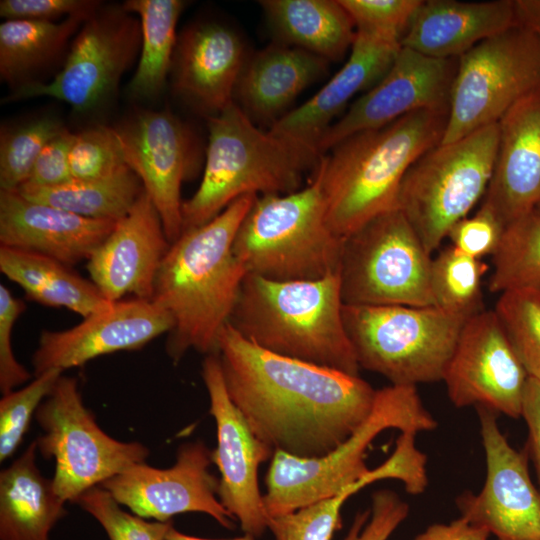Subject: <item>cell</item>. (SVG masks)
Instances as JSON below:
<instances>
[{"instance_id": "obj_25", "label": "cell", "mask_w": 540, "mask_h": 540, "mask_svg": "<svg viewBox=\"0 0 540 540\" xmlns=\"http://www.w3.org/2000/svg\"><path fill=\"white\" fill-rule=\"evenodd\" d=\"M0 190V246L48 256L68 266L88 260L115 226Z\"/></svg>"}, {"instance_id": "obj_7", "label": "cell", "mask_w": 540, "mask_h": 540, "mask_svg": "<svg viewBox=\"0 0 540 540\" xmlns=\"http://www.w3.org/2000/svg\"><path fill=\"white\" fill-rule=\"evenodd\" d=\"M437 420L424 406L416 386L389 385L376 390L369 416L341 444L316 458L275 451L265 477L264 505L269 517L295 511L330 498L362 478L370 469L365 455L387 429L400 433L429 432Z\"/></svg>"}, {"instance_id": "obj_43", "label": "cell", "mask_w": 540, "mask_h": 540, "mask_svg": "<svg viewBox=\"0 0 540 540\" xmlns=\"http://www.w3.org/2000/svg\"><path fill=\"white\" fill-rule=\"evenodd\" d=\"M356 29L388 33L402 39L422 0H339Z\"/></svg>"}, {"instance_id": "obj_46", "label": "cell", "mask_w": 540, "mask_h": 540, "mask_svg": "<svg viewBox=\"0 0 540 540\" xmlns=\"http://www.w3.org/2000/svg\"><path fill=\"white\" fill-rule=\"evenodd\" d=\"M101 4L97 0H2L0 15L5 20L57 22L71 16L91 15Z\"/></svg>"}, {"instance_id": "obj_37", "label": "cell", "mask_w": 540, "mask_h": 540, "mask_svg": "<svg viewBox=\"0 0 540 540\" xmlns=\"http://www.w3.org/2000/svg\"><path fill=\"white\" fill-rule=\"evenodd\" d=\"M381 480L377 468L340 493L295 511L269 517L268 529L274 540H332L342 527L341 510L345 502L364 487Z\"/></svg>"}, {"instance_id": "obj_45", "label": "cell", "mask_w": 540, "mask_h": 540, "mask_svg": "<svg viewBox=\"0 0 540 540\" xmlns=\"http://www.w3.org/2000/svg\"><path fill=\"white\" fill-rule=\"evenodd\" d=\"M25 310L22 300L16 298L3 284L0 285V390L6 395L31 379L30 372L17 361L12 348L13 328Z\"/></svg>"}, {"instance_id": "obj_21", "label": "cell", "mask_w": 540, "mask_h": 540, "mask_svg": "<svg viewBox=\"0 0 540 540\" xmlns=\"http://www.w3.org/2000/svg\"><path fill=\"white\" fill-rule=\"evenodd\" d=\"M171 243L145 191L87 260L91 281L110 302L151 300L161 263Z\"/></svg>"}, {"instance_id": "obj_47", "label": "cell", "mask_w": 540, "mask_h": 540, "mask_svg": "<svg viewBox=\"0 0 540 540\" xmlns=\"http://www.w3.org/2000/svg\"><path fill=\"white\" fill-rule=\"evenodd\" d=\"M74 133L66 129L49 141L37 157L26 183L32 186L50 187L72 179L69 153Z\"/></svg>"}, {"instance_id": "obj_44", "label": "cell", "mask_w": 540, "mask_h": 540, "mask_svg": "<svg viewBox=\"0 0 540 540\" xmlns=\"http://www.w3.org/2000/svg\"><path fill=\"white\" fill-rule=\"evenodd\" d=\"M505 227L486 206L481 205L471 217L459 220L450 229L451 245L473 258L493 255L501 241Z\"/></svg>"}, {"instance_id": "obj_32", "label": "cell", "mask_w": 540, "mask_h": 540, "mask_svg": "<svg viewBox=\"0 0 540 540\" xmlns=\"http://www.w3.org/2000/svg\"><path fill=\"white\" fill-rule=\"evenodd\" d=\"M180 0H127L122 6L141 25V47L128 93L136 100L157 98L171 71L176 48V26L183 10Z\"/></svg>"}, {"instance_id": "obj_28", "label": "cell", "mask_w": 540, "mask_h": 540, "mask_svg": "<svg viewBox=\"0 0 540 540\" xmlns=\"http://www.w3.org/2000/svg\"><path fill=\"white\" fill-rule=\"evenodd\" d=\"M37 445L0 472V540H49L66 515L65 501L36 464Z\"/></svg>"}, {"instance_id": "obj_38", "label": "cell", "mask_w": 540, "mask_h": 540, "mask_svg": "<svg viewBox=\"0 0 540 540\" xmlns=\"http://www.w3.org/2000/svg\"><path fill=\"white\" fill-rule=\"evenodd\" d=\"M529 378L540 380V292L513 289L499 294L494 309Z\"/></svg>"}, {"instance_id": "obj_14", "label": "cell", "mask_w": 540, "mask_h": 540, "mask_svg": "<svg viewBox=\"0 0 540 540\" xmlns=\"http://www.w3.org/2000/svg\"><path fill=\"white\" fill-rule=\"evenodd\" d=\"M126 164L141 180L172 244L183 232L181 187L200 166L198 140L169 110L136 109L114 127Z\"/></svg>"}, {"instance_id": "obj_10", "label": "cell", "mask_w": 540, "mask_h": 540, "mask_svg": "<svg viewBox=\"0 0 540 540\" xmlns=\"http://www.w3.org/2000/svg\"><path fill=\"white\" fill-rule=\"evenodd\" d=\"M432 257L405 215L387 211L344 239L340 285L344 305L435 306Z\"/></svg>"}, {"instance_id": "obj_52", "label": "cell", "mask_w": 540, "mask_h": 540, "mask_svg": "<svg viewBox=\"0 0 540 540\" xmlns=\"http://www.w3.org/2000/svg\"><path fill=\"white\" fill-rule=\"evenodd\" d=\"M535 210H536L537 212H539V213H540V201H539V203L537 204V206H536Z\"/></svg>"}, {"instance_id": "obj_5", "label": "cell", "mask_w": 540, "mask_h": 540, "mask_svg": "<svg viewBox=\"0 0 540 540\" xmlns=\"http://www.w3.org/2000/svg\"><path fill=\"white\" fill-rule=\"evenodd\" d=\"M205 168L182 204L183 231L202 226L246 195H285L301 189L320 156L261 130L233 101L208 117Z\"/></svg>"}, {"instance_id": "obj_15", "label": "cell", "mask_w": 540, "mask_h": 540, "mask_svg": "<svg viewBox=\"0 0 540 540\" xmlns=\"http://www.w3.org/2000/svg\"><path fill=\"white\" fill-rule=\"evenodd\" d=\"M476 409L486 477L478 493L467 491L456 498L460 516L496 540H540V490L531 479L527 454L509 444L496 413Z\"/></svg>"}, {"instance_id": "obj_48", "label": "cell", "mask_w": 540, "mask_h": 540, "mask_svg": "<svg viewBox=\"0 0 540 540\" xmlns=\"http://www.w3.org/2000/svg\"><path fill=\"white\" fill-rule=\"evenodd\" d=\"M521 417L528 429L527 449L535 468L540 490V380L528 378L522 401Z\"/></svg>"}, {"instance_id": "obj_2", "label": "cell", "mask_w": 540, "mask_h": 540, "mask_svg": "<svg viewBox=\"0 0 540 540\" xmlns=\"http://www.w3.org/2000/svg\"><path fill=\"white\" fill-rule=\"evenodd\" d=\"M256 197H240L208 223L183 231L161 263L151 301L173 319L165 348L174 363L191 349L218 352L248 274L233 244Z\"/></svg>"}, {"instance_id": "obj_22", "label": "cell", "mask_w": 540, "mask_h": 540, "mask_svg": "<svg viewBox=\"0 0 540 540\" xmlns=\"http://www.w3.org/2000/svg\"><path fill=\"white\" fill-rule=\"evenodd\" d=\"M401 38L356 29L348 60L309 100L287 112L269 131L317 156V145L333 119L359 92L371 89L388 72L401 49Z\"/></svg>"}, {"instance_id": "obj_34", "label": "cell", "mask_w": 540, "mask_h": 540, "mask_svg": "<svg viewBox=\"0 0 540 540\" xmlns=\"http://www.w3.org/2000/svg\"><path fill=\"white\" fill-rule=\"evenodd\" d=\"M489 290H540V213L536 210L508 225L495 253Z\"/></svg>"}, {"instance_id": "obj_1", "label": "cell", "mask_w": 540, "mask_h": 540, "mask_svg": "<svg viewBox=\"0 0 540 540\" xmlns=\"http://www.w3.org/2000/svg\"><path fill=\"white\" fill-rule=\"evenodd\" d=\"M217 355L231 401L274 451L321 457L372 410L376 390L360 376L267 351L229 323Z\"/></svg>"}, {"instance_id": "obj_6", "label": "cell", "mask_w": 540, "mask_h": 540, "mask_svg": "<svg viewBox=\"0 0 540 540\" xmlns=\"http://www.w3.org/2000/svg\"><path fill=\"white\" fill-rule=\"evenodd\" d=\"M343 242L328 226L316 166L300 190L256 197L233 251L248 274L274 281L318 280L339 273Z\"/></svg>"}, {"instance_id": "obj_20", "label": "cell", "mask_w": 540, "mask_h": 540, "mask_svg": "<svg viewBox=\"0 0 540 540\" xmlns=\"http://www.w3.org/2000/svg\"><path fill=\"white\" fill-rule=\"evenodd\" d=\"M173 319L151 300L132 298L113 302L66 330L42 332L32 356L34 376L50 369L80 367L99 356L139 350L168 334Z\"/></svg>"}, {"instance_id": "obj_3", "label": "cell", "mask_w": 540, "mask_h": 540, "mask_svg": "<svg viewBox=\"0 0 540 540\" xmlns=\"http://www.w3.org/2000/svg\"><path fill=\"white\" fill-rule=\"evenodd\" d=\"M448 113L418 110L376 129L355 133L321 155L329 228L345 239L375 217L397 208L410 167L442 141Z\"/></svg>"}, {"instance_id": "obj_23", "label": "cell", "mask_w": 540, "mask_h": 540, "mask_svg": "<svg viewBox=\"0 0 540 540\" xmlns=\"http://www.w3.org/2000/svg\"><path fill=\"white\" fill-rule=\"evenodd\" d=\"M245 62L243 42L232 29L214 22L193 24L177 38L172 90L195 111L217 115L234 101Z\"/></svg>"}, {"instance_id": "obj_29", "label": "cell", "mask_w": 540, "mask_h": 540, "mask_svg": "<svg viewBox=\"0 0 540 540\" xmlns=\"http://www.w3.org/2000/svg\"><path fill=\"white\" fill-rule=\"evenodd\" d=\"M90 15L57 22L8 19L0 25V78L10 87L43 83L44 75L58 60L63 62L71 43Z\"/></svg>"}, {"instance_id": "obj_35", "label": "cell", "mask_w": 540, "mask_h": 540, "mask_svg": "<svg viewBox=\"0 0 540 540\" xmlns=\"http://www.w3.org/2000/svg\"><path fill=\"white\" fill-rule=\"evenodd\" d=\"M488 266L452 245L432 258L430 282L436 307L472 316L482 309V278Z\"/></svg>"}, {"instance_id": "obj_11", "label": "cell", "mask_w": 540, "mask_h": 540, "mask_svg": "<svg viewBox=\"0 0 540 540\" xmlns=\"http://www.w3.org/2000/svg\"><path fill=\"white\" fill-rule=\"evenodd\" d=\"M34 417L43 430L37 449L55 460L52 482L65 502L76 503L87 490L149 457L142 443L119 441L100 428L74 377L62 374Z\"/></svg>"}, {"instance_id": "obj_16", "label": "cell", "mask_w": 540, "mask_h": 540, "mask_svg": "<svg viewBox=\"0 0 540 540\" xmlns=\"http://www.w3.org/2000/svg\"><path fill=\"white\" fill-rule=\"evenodd\" d=\"M528 378L494 310H481L466 321L442 381L457 408L519 418Z\"/></svg>"}, {"instance_id": "obj_27", "label": "cell", "mask_w": 540, "mask_h": 540, "mask_svg": "<svg viewBox=\"0 0 540 540\" xmlns=\"http://www.w3.org/2000/svg\"><path fill=\"white\" fill-rule=\"evenodd\" d=\"M328 61L285 43L268 45L245 62L238 79L235 103L252 119L270 123L328 70Z\"/></svg>"}, {"instance_id": "obj_18", "label": "cell", "mask_w": 540, "mask_h": 540, "mask_svg": "<svg viewBox=\"0 0 540 540\" xmlns=\"http://www.w3.org/2000/svg\"><path fill=\"white\" fill-rule=\"evenodd\" d=\"M201 376L217 430L211 459L220 473L218 498L243 532L257 538L268 529L269 520L259 489L258 468L271 460L275 451L255 436L231 401L217 354L206 355Z\"/></svg>"}, {"instance_id": "obj_33", "label": "cell", "mask_w": 540, "mask_h": 540, "mask_svg": "<svg viewBox=\"0 0 540 540\" xmlns=\"http://www.w3.org/2000/svg\"><path fill=\"white\" fill-rule=\"evenodd\" d=\"M17 191L27 199L85 218L117 222L132 209L144 188L136 173L127 166L102 178L71 179L50 187L23 184Z\"/></svg>"}, {"instance_id": "obj_36", "label": "cell", "mask_w": 540, "mask_h": 540, "mask_svg": "<svg viewBox=\"0 0 540 540\" xmlns=\"http://www.w3.org/2000/svg\"><path fill=\"white\" fill-rule=\"evenodd\" d=\"M67 128L46 115L0 130V190H17L27 182L45 145Z\"/></svg>"}, {"instance_id": "obj_19", "label": "cell", "mask_w": 540, "mask_h": 540, "mask_svg": "<svg viewBox=\"0 0 540 540\" xmlns=\"http://www.w3.org/2000/svg\"><path fill=\"white\" fill-rule=\"evenodd\" d=\"M458 59H438L402 46L384 77L320 138L319 155L345 138L380 128L418 110L448 113Z\"/></svg>"}, {"instance_id": "obj_50", "label": "cell", "mask_w": 540, "mask_h": 540, "mask_svg": "<svg viewBox=\"0 0 540 540\" xmlns=\"http://www.w3.org/2000/svg\"><path fill=\"white\" fill-rule=\"evenodd\" d=\"M517 22L540 36V0H515Z\"/></svg>"}, {"instance_id": "obj_12", "label": "cell", "mask_w": 540, "mask_h": 540, "mask_svg": "<svg viewBox=\"0 0 540 540\" xmlns=\"http://www.w3.org/2000/svg\"><path fill=\"white\" fill-rule=\"evenodd\" d=\"M540 88V36L519 24L483 40L458 58L441 144L497 123Z\"/></svg>"}, {"instance_id": "obj_9", "label": "cell", "mask_w": 540, "mask_h": 540, "mask_svg": "<svg viewBox=\"0 0 540 540\" xmlns=\"http://www.w3.org/2000/svg\"><path fill=\"white\" fill-rule=\"evenodd\" d=\"M499 140L498 122L459 140L439 144L407 171L397 208L432 254L450 229L484 197Z\"/></svg>"}, {"instance_id": "obj_26", "label": "cell", "mask_w": 540, "mask_h": 540, "mask_svg": "<svg viewBox=\"0 0 540 540\" xmlns=\"http://www.w3.org/2000/svg\"><path fill=\"white\" fill-rule=\"evenodd\" d=\"M517 24L513 0H427L412 17L401 45L432 58L458 59Z\"/></svg>"}, {"instance_id": "obj_24", "label": "cell", "mask_w": 540, "mask_h": 540, "mask_svg": "<svg viewBox=\"0 0 540 540\" xmlns=\"http://www.w3.org/2000/svg\"><path fill=\"white\" fill-rule=\"evenodd\" d=\"M498 125L497 154L482 205L506 228L540 201V88L509 108Z\"/></svg>"}, {"instance_id": "obj_41", "label": "cell", "mask_w": 540, "mask_h": 540, "mask_svg": "<svg viewBox=\"0 0 540 540\" xmlns=\"http://www.w3.org/2000/svg\"><path fill=\"white\" fill-rule=\"evenodd\" d=\"M127 166L114 127L96 125L74 133L69 153L72 179L102 178Z\"/></svg>"}, {"instance_id": "obj_51", "label": "cell", "mask_w": 540, "mask_h": 540, "mask_svg": "<svg viewBox=\"0 0 540 540\" xmlns=\"http://www.w3.org/2000/svg\"><path fill=\"white\" fill-rule=\"evenodd\" d=\"M165 540H256V537H254V536H252L250 534L244 533V535H242V536H238V537H234V538H227V539L199 538V537H194V536H190V535L184 534L182 532H179L178 530H176L174 528V526H172L169 529Z\"/></svg>"}, {"instance_id": "obj_17", "label": "cell", "mask_w": 540, "mask_h": 540, "mask_svg": "<svg viewBox=\"0 0 540 540\" xmlns=\"http://www.w3.org/2000/svg\"><path fill=\"white\" fill-rule=\"evenodd\" d=\"M211 451L203 441L186 442L170 468L134 464L100 486L145 519L167 522L177 514L200 512L233 529L235 519L218 498L219 479L209 470Z\"/></svg>"}, {"instance_id": "obj_49", "label": "cell", "mask_w": 540, "mask_h": 540, "mask_svg": "<svg viewBox=\"0 0 540 540\" xmlns=\"http://www.w3.org/2000/svg\"><path fill=\"white\" fill-rule=\"evenodd\" d=\"M490 533L483 527L459 517L450 523H434L413 540H488Z\"/></svg>"}, {"instance_id": "obj_42", "label": "cell", "mask_w": 540, "mask_h": 540, "mask_svg": "<svg viewBox=\"0 0 540 540\" xmlns=\"http://www.w3.org/2000/svg\"><path fill=\"white\" fill-rule=\"evenodd\" d=\"M408 503L389 489L375 491L370 507L358 511L343 540H388L407 519Z\"/></svg>"}, {"instance_id": "obj_39", "label": "cell", "mask_w": 540, "mask_h": 540, "mask_svg": "<svg viewBox=\"0 0 540 540\" xmlns=\"http://www.w3.org/2000/svg\"><path fill=\"white\" fill-rule=\"evenodd\" d=\"M64 371L50 369L0 400V461L14 455L27 433L32 417Z\"/></svg>"}, {"instance_id": "obj_31", "label": "cell", "mask_w": 540, "mask_h": 540, "mask_svg": "<svg viewBox=\"0 0 540 540\" xmlns=\"http://www.w3.org/2000/svg\"><path fill=\"white\" fill-rule=\"evenodd\" d=\"M271 27L287 45L338 61L351 49L355 25L339 0H264Z\"/></svg>"}, {"instance_id": "obj_13", "label": "cell", "mask_w": 540, "mask_h": 540, "mask_svg": "<svg viewBox=\"0 0 540 540\" xmlns=\"http://www.w3.org/2000/svg\"><path fill=\"white\" fill-rule=\"evenodd\" d=\"M140 47L139 18L122 4H101L82 24L53 78L11 91L5 101L51 97L78 112L93 110L115 93Z\"/></svg>"}, {"instance_id": "obj_30", "label": "cell", "mask_w": 540, "mask_h": 540, "mask_svg": "<svg viewBox=\"0 0 540 540\" xmlns=\"http://www.w3.org/2000/svg\"><path fill=\"white\" fill-rule=\"evenodd\" d=\"M0 270L18 284L30 300L66 308L83 318L113 303L71 266L45 255L0 246Z\"/></svg>"}, {"instance_id": "obj_40", "label": "cell", "mask_w": 540, "mask_h": 540, "mask_svg": "<svg viewBox=\"0 0 540 540\" xmlns=\"http://www.w3.org/2000/svg\"><path fill=\"white\" fill-rule=\"evenodd\" d=\"M105 530L109 540H165L173 522L148 521L124 511L101 486L84 492L76 501Z\"/></svg>"}, {"instance_id": "obj_8", "label": "cell", "mask_w": 540, "mask_h": 540, "mask_svg": "<svg viewBox=\"0 0 540 540\" xmlns=\"http://www.w3.org/2000/svg\"><path fill=\"white\" fill-rule=\"evenodd\" d=\"M342 316L360 368L409 386L442 381L470 317L406 305H344Z\"/></svg>"}, {"instance_id": "obj_53", "label": "cell", "mask_w": 540, "mask_h": 540, "mask_svg": "<svg viewBox=\"0 0 540 540\" xmlns=\"http://www.w3.org/2000/svg\"><path fill=\"white\" fill-rule=\"evenodd\" d=\"M539 292H540V290H539Z\"/></svg>"}, {"instance_id": "obj_4", "label": "cell", "mask_w": 540, "mask_h": 540, "mask_svg": "<svg viewBox=\"0 0 540 540\" xmlns=\"http://www.w3.org/2000/svg\"><path fill=\"white\" fill-rule=\"evenodd\" d=\"M343 306L339 273L305 281L247 274L229 324L267 351L359 376Z\"/></svg>"}]
</instances>
